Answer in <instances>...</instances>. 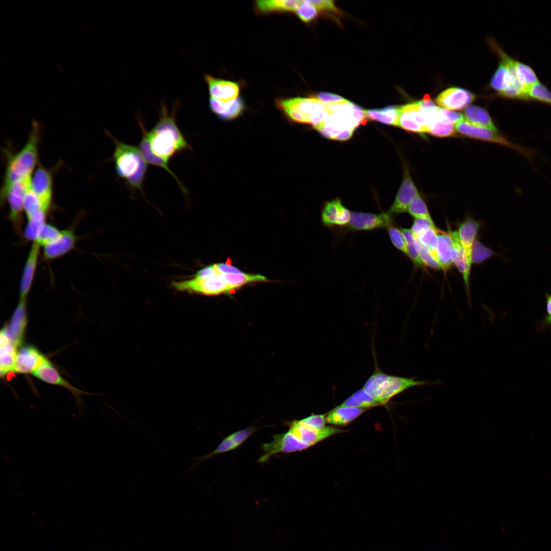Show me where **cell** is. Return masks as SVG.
Listing matches in <instances>:
<instances>
[{"instance_id":"obj_1","label":"cell","mask_w":551,"mask_h":551,"mask_svg":"<svg viewBox=\"0 0 551 551\" xmlns=\"http://www.w3.org/2000/svg\"><path fill=\"white\" fill-rule=\"evenodd\" d=\"M179 104V101H176L169 112L166 105L161 103L159 120L149 131L141 121L138 122L142 132L139 148L143 157L148 163L165 169L174 179L177 176L169 167L168 161L184 150H192L176 121Z\"/></svg>"},{"instance_id":"obj_2","label":"cell","mask_w":551,"mask_h":551,"mask_svg":"<svg viewBox=\"0 0 551 551\" xmlns=\"http://www.w3.org/2000/svg\"><path fill=\"white\" fill-rule=\"evenodd\" d=\"M287 425L289 428L287 432L274 435L271 441L262 444L263 454L259 458V462L265 463L276 454L292 453L305 449L343 431L331 426L317 431L305 424L301 420L289 421Z\"/></svg>"},{"instance_id":"obj_3","label":"cell","mask_w":551,"mask_h":551,"mask_svg":"<svg viewBox=\"0 0 551 551\" xmlns=\"http://www.w3.org/2000/svg\"><path fill=\"white\" fill-rule=\"evenodd\" d=\"M327 105L323 120L315 129L328 139L347 140L355 130L366 121L365 110L348 100Z\"/></svg>"},{"instance_id":"obj_4","label":"cell","mask_w":551,"mask_h":551,"mask_svg":"<svg viewBox=\"0 0 551 551\" xmlns=\"http://www.w3.org/2000/svg\"><path fill=\"white\" fill-rule=\"evenodd\" d=\"M106 132L114 142L111 159L117 176L124 180L132 190H137L143 194V185L148 167L139 148L120 141Z\"/></svg>"},{"instance_id":"obj_5","label":"cell","mask_w":551,"mask_h":551,"mask_svg":"<svg viewBox=\"0 0 551 551\" xmlns=\"http://www.w3.org/2000/svg\"><path fill=\"white\" fill-rule=\"evenodd\" d=\"M39 137V126L37 122H33L28 141L22 149L15 154L7 151V166L1 190V202L11 185L31 177L37 163Z\"/></svg>"},{"instance_id":"obj_6","label":"cell","mask_w":551,"mask_h":551,"mask_svg":"<svg viewBox=\"0 0 551 551\" xmlns=\"http://www.w3.org/2000/svg\"><path fill=\"white\" fill-rule=\"evenodd\" d=\"M500 59L490 81V86L500 97L527 102L528 89L521 82L516 67V60L497 44L492 48Z\"/></svg>"},{"instance_id":"obj_7","label":"cell","mask_w":551,"mask_h":551,"mask_svg":"<svg viewBox=\"0 0 551 551\" xmlns=\"http://www.w3.org/2000/svg\"><path fill=\"white\" fill-rule=\"evenodd\" d=\"M170 286L176 291L191 294L216 295L232 293L233 291L215 264L200 269L187 279L172 281Z\"/></svg>"},{"instance_id":"obj_8","label":"cell","mask_w":551,"mask_h":551,"mask_svg":"<svg viewBox=\"0 0 551 551\" xmlns=\"http://www.w3.org/2000/svg\"><path fill=\"white\" fill-rule=\"evenodd\" d=\"M279 109L291 120L311 124L315 129L322 122L327 105L314 97H293L277 100Z\"/></svg>"},{"instance_id":"obj_9","label":"cell","mask_w":551,"mask_h":551,"mask_svg":"<svg viewBox=\"0 0 551 551\" xmlns=\"http://www.w3.org/2000/svg\"><path fill=\"white\" fill-rule=\"evenodd\" d=\"M427 384L426 381L388 375L379 370L369 377L363 389L384 405L408 389Z\"/></svg>"},{"instance_id":"obj_10","label":"cell","mask_w":551,"mask_h":551,"mask_svg":"<svg viewBox=\"0 0 551 551\" xmlns=\"http://www.w3.org/2000/svg\"><path fill=\"white\" fill-rule=\"evenodd\" d=\"M31 184V177L15 183L10 187L1 202V205L5 204L6 201L8 202L9 207L8 219L16 233L20 237H22L23 232V196Z\"/></svg>"},{"instance_id":"obj_11","label":"cell","mask_w":551,"mask_h":551,"mask_svg":"<svg viewBox=\"0 0 551 551\" xmlns=\"http://www.w3.org/2000/svg\"><path fill=\"white\" fill-rule=\"evenodd\" d=\"M455 128L458 132L465 136L495 143L515 149L530 162L535 153L533 150L510 142L496 131L472 124L465 120L456 124Z\"/></svg>"},{"instance_id":"obj_12","label":"cell","mask_w":551,"mask_h":551,"mask_svg":"<svg viewBox=\"0 0 551 551\" xmlns=\"http://www.w3.org/2000/svg\"><path fill=\"white\" fill-rule=\"evenodd\" d=\"M398 126L408 132L420 134L429 132L427 120L418 102L399 107Z\"/></svg>"},{"instance_id":"obj_13","label":"cell","mask_w":551,"mask_h":551,"mask_svg":"<svg viewBox=\"0 0 551 551\" xmlns=\"http://www.w3.org/2000/svg\"><path fill=\"white\" fill-rule=\"evenodd\" d=\"M392 223V216L388 212L374 214L353 212L350 222L346 228L349 231H368L381 229H386Z\"/></svg>"},{"instance_id":"obj_14","label":"cell","mask_w":551,"mask_h":551,"mask_svg":"<svg viewBox=\"0 0 551 551\" xmlns=\"http://www.w3.org/2000/svg\"><path fill=\"white\" fill-rule=\"evenodd\" d=\"M32 374L44 382L59 386L68 390L73 395L78 406L80 407L83 405L81 396L83 394L86 393L74 387L64 379L56 367L46 358L33 372Z\"/></svg>"},{"instance_id":"obj_15","label":"cell","mask_w":551,"mask_h":551,"mask_svg":"<svg viewBox=\"0 0 551 551\" xmlns=\"http://www.w3.org/2000/svg\"><path fill=\"white\" fill-rule=\"evenodd\" d=\"M31 186L39 198L42 210L47 214L53 201V178L52 172L40 165L31 180Z\"/></svg>"},{"instance_id":"obj_16","label":"cell","mask_w":551,"mask_h":551,"mask_svg":"<svg viewBox=\"0 0 551 551\" xmlns=\"http://www.w3.org/2000/svg\"><path fill=\"white\" fill-rule=\"evenodd\" d=\"M256 430V428L251 426L228 435L224 438L218 446L211 452L201 457L193 459L192 461H195V463L187 469V473H189L202 462L215 455L236 449L243 444Z\"/></svg>"},{"instance_id":"obj_17","label":"cell","mask_w":551,"mask_h":551,"mask_svg":"<svg viewBox=\"0 0 551 551\" xmlns=\"http://www.w3.org/2000/svg\"><path fill=\"white\" fill-rule=\"evenodd\" d=\"M45 358L34 345L22 344L17 350L12 371L21 374H32Z\"/></svg>"},{"instance_id":"obj_18","label":"cell","mask_w":551,"mask_h":551,"mask_svg":"<svg viewBox=\"0 0 551 551\" xmlns=\"http://www.w3.org/2000/svg\"><path fill=\"white\" fill-rule=\"evenodd\" d=\"M27 322V300H19L10 321L2 328L18 347L22 345Z\"/></svg>"},{"instance_id":"obj_19","label":"cell","mask_w":551,"mask_h":551,"mask_svg":"<svg viewBox=\"0 0 551 551\" xmlns=\"http://www.w3.org/2000/svg\"><path fill=\"white\" fill-rule=\"evenodd\" d=\"M352 212L345 208L339 199L327 202L321 213L323 226L329 228H346L351 219Z\"/></svg>"},{"instance_id":"obj_20","label":"cell","mask_w":551,"mask_h":551,"mask_svg":"<svg viewBox=\"0 0 551 551\" xmlns=\"http://www.w3.org/2000/svg\"><path fill=\"white\" fill-rule=\"evenodd\" d=\"M419 193L413 182L408 169L404 170V179L394 201L388 213L391 216L408 212L409 205Z\"/></svg>"},{"instance_id":"obj_21","label":"cell","mask_w":551,"mask_h":551,"mask_svg":"<svg viewBox=\"0 0 551 551\" xmlns=\"http://www.w3.org/2000/svg\"><path fill=\"white\" fill-rule=\"evenodd\" d=\"M210 97L227 103L236 99L240 93L239 85L234 82L220 79L209 74H204Z\"/></svg>"},{"instance_id":"obj_22","label":"cell","mask_w":551,"mask_h":551,"mask_svg":"<svg viewBox=\"0 0 551 551\" xmlns=\"http://www.w3.org/2000/svg\"><path fill=\"white\" fill-rule=\"evenodd\" d=\"M77 241V236L72 228L62 230L57 240L43 247V259L50 261L66 255L74 248Z\"/></svg>"},{"instance_id":"obj_23","label":"cell","mask_w":551,"mask_h":551,"mask_svg":"<svg viewBox=\"0 0 551 551\" xmlns=\"http://www.w3.org/2000/svg\"><path fill=\"white\" fill-rule=\"evenodd\" d=\"M41 246L33 242L24 263L19 285V300H27L37 267Z\"/></svg>"},{"instance_id":"obj_24","label":"cell","mask_w":551,"mask_h":551,"mask_svg":"<svg viewBox=\"0 0 551 551\" xmlns=\"http://www.w3.org/2000/svg\"><path fill=\"white\" fill-rule=\"evenodd\" d=\"M475 99L470 91L457 87H451L441 92L436 98V103L444 109L461 110Z\"/></svg>"},{"instance_id":"obj_25","label":"cell","mask_w":551,"mask_h":551,"mask_svg":"<svg viewBox=\"0 0 551 551\" xmlns=\"http://www.w3.org/2000/svg\"><path fill=\"white\" fill-rule=\"evenodd\" d=\"M437 253L438 262L441 269L447 270L457 256V251L453 238L449 233L439 230L437 236Z\"/></svg>"},{"instance_id":"obj_26","label":"cell","mask_w":551,"mask_h":551,"mask_svg":"<svg viewBox=\"0 0 551 551\" xmlns=\"http://www.w3.org/2000/svg\"><path fill=\"white\" fill-rule=\"evenodd\" d=\"M209 105L212 113L223 120L236 118L241 114L244 108V104L241 97L227 103L210 97Z\"/></svg>"},{"instance_id":"obj_27","label":"cell","mask_w":551,"mask_h":551,"mask_svg":"<svg viewBox=\"0 0 551 551\" xmlns=\"http://www.w3.org/2000/svg\"><path fill=\"white\" fill-rule=\"evenodd\" d=\"M18 347L8 337L2 329L0 333V374L5 377L12 371Z\"/></svg>"},{"instance_id":"obj_28","label":"cell","mask_w":551,"mask_h":551,"mask_svg":"<svg viewBox=\"0 0 551 551\" xmlns=\"http://www.w3.org/2000/svg\"><path fill=\"white\" fill-rule=\"evenodd\" d=\"M449 233L453 238L457 251V256L454 263L462 275L466 291L468 293L470 271L472 261L467 256L462 246L458 236L457 232H449Z\"/></svg>"},{"instance_id":"obj_29","label":"cell","mask_w":551,"mask_h":551,"mask_svg":"<svg viewBox=\"0 0 551 551\" xmlns=\"http://www.w3.org/2000/svg\"><path fill=\"white\" fill-rule=\"evenodd\" d=\"M479 223L468 218L463 221L457 231L460 241L467 256L471 260V248L479 229Z\"/></svg>"},{"instance_id":"obj_30","label":"cell","mask_w":551,"mask_h":551,"mask_svg":"<svg viewBox=\"0 0 551 551\" xmlns=\"http://www.w3.org/2000/svg\"><path fill=\"white\" fill-rule=\"evenodd\" d=\"M365 409L340 405L325 416L327 423L335 425L346 424L361 414Z\"/></svg>"},{"instance_id":"obj_31","label":"cell","mask_w":551,"mask_h":551,"mask_svg":"<svg viewBox=\"0 0 551 551\" xmlns=\"http://www.w3.org/2000/svg\"><path fill=\"white\" fill-rule=\"evenodd\" d=\"M465 120L472 124L498 131L488 112L476 106H468L464 110Z\"/></svg>"},{"instance_id":"obj_32","label":"cell","mask_w":551,"mask_h":551,"mask_svg":"<svg viewBox=\"0 0 551 551\" xmlns=\"http://www.w3.org/2000/svg\"><path fill=\"white\" fill-rule=\"evenodd\" d=\"M303 1L268 0L258 1L256 5L258 10L262 13L273 12H295Z\"/></svg>"},{"instance_id":"obj_33","label":"cell","mask_w":551,"mask_h":551,"mask_svg":"<svg viewBox=\"0 0 551 551\" xmlns=\"http://www.w3.org/2000/svg\"><path fill=\"white\" fill-rule=\"evenodd\" d=\"M399 107L391 106L380 109L365 110L366 117L384 124L398 126Z\"/></svg>"},{"instance_id":"obj_34","label":"cell","mask_w":551,"mask_h":551,"mask_svg":"<svg viewBox=\"0 0 551 551\" xmlns=\"http://www.w3.org/2000/svg\"><path fill=\"white\" fill-rule=\"evenodd\" d=\"M382 404L363 388L355 392L340 405L366 409Z\"/></svg>"},{"instance_id":"obj_35","label":"cell","mask_w":551,"mask_h":551,"mask_svg":"<svg viewBox=\"0 0 551 551\" xmlns=\"http://www.w3.org/2000/svg\"><path fill=\"white\" fill-rule=\"evenodd\" d=\"M47 214L40 211L28 219L27 224L23 232L22 237L28 241L35 242L43 226L46 222Z\"/></svg>"},{"instance_id":"obj_36","label":"cell","mask_w":551,"mask_h":551,"mask_svg":"<svg viewBox=\"0 0 551 551\" xmlns=\"http://www.w3.org/2000/svg\"><path fill=\"white\" fill-rule=\"evenodd\" d=\"M222 278L234 290L235 288L251 282L266 281L267 278L260 274H253L241 272L235 274H222Z\"/></svg>"},{"instance_id":"obj_37","label":"cell","mask_w":551,"mask_h":551,"mask_svg":"<svg viewBox=\"0 0 551 551\" xmlns=\"http://www.w3.org/2000/svg\"><path fill=\"white\" fill-rule=\"evenodd\" d=\"M528 102H537L551 106V91L540 81L531 86L527 92Z\"/></svg>"},{"instance_id":"obj_38","label":"cell","mask_w":551,"mask_h":551,"mask_svg":"<svg viewBox=\"0 0 551 551\" xmlns=\"http://www.w3.org/2000/svg\"><path fill=\"white\" fill-rule=\"evenodd\" d=\"M23 207L27 220L37 212H44L39 199L32 189L31 185L27 188L24 194Z\"/></svg>"},{"instance_id":"obj_39","label":"cell","mask_w":551,"mask_h":551,"mask_svg":"<svg viewBox=\"0 0 551 551\" xmlns=\"http://www.w3.org/2000/svg\"><path fill=\"white\" fill-rule=\"evenodd\" d=\"M439 229L434 227L429 229L415 239L425 247L433 257L439 263L437 253V236Z\"/></svg>"},{"instance_id":"obj_40","label":"cell","mask_w":551,"mask_h":551,"mask_svg":"<svg viewBox=\"0 0 551 551\" xmlns=\"http://www.w3.org/2000/svg\"><path fill=\"white\" fill-rule=\"evenodd\" d=\"M516 67L521 82L527 89L539 81L535 70L529 65L517 60Z\"/></svg>"},{"instance_id":"obj_41","label":"cell","mask_w":551,"mask_h":551,"mask_svg":"<svg viewBox=\"0 0 551 551\" xmlns=\"http://www.w3.org/2000/svg\"><path fill=\"white\" fill-rule=\"evenodd\" d=\"M406 240L407 255V256L411 259L415 266L418 267H422L424 266L415 245V239L411 229L406 228L400 229Z\"/></svg>"},{"instance_id":"obj_42","label":"cell","mask_w":551,"mask_h":551,"mask_svg":"<svg viewBox=\"0 0 551 551\" xmlns=\"http://www.w3.org/2000/svg\"><path fill=\"white\" fill-rule=\"evenodd\" d=\"M62 231L53 224L45 223L35 242L43 247L57 240L61 235Z\"/></svg>"},{"instance_id":"obj_43","label":"cell","mask_w":551,"mask_h":551,"mask_svg":"<svg viewBox=\"0 0 551 551\" xmlns=\"http://www.w3.org/2000/svg\"><path fill=\"white\" fill-rule=\"evenodd\" d=\"M456 128L454 124L438 117L430 126L429 133L439 137L453 136L456 134Z\"/></svg>"},{"instance_id":"obj_44","label":"cell","mask_w":551,"mask_h":551,"mask_svg":"<svg viewBox=\"0 0 551 551\" xmlns=\"http://www.w3.org/2000/svg\"><path fill=\"white\" fill-rule=\"evenodd\" d=\"M408 212L415 218L432 220L427 205L419 194L409 205Z\"/></svg>"},{"instance_id":"obj_45","label":"cell","mask_w":551,"mask_h":551,"mask_svg":"<svg viewBox=\"0 0 551 551\" xmlns=\"http://www.w3.org/2000/svg\"><path fill=\"white\" fill-rule=\"evenodd\" d=\"M390 240L393 245L405 255H407L406 240L400 230L393 223L386 229Z\"/></svg>"},{"instance_id":"obj_46","label":"cell","mask_w":551,"mask_h":551,"mask_svg":"<svg viewBox=\"0 0 551 551\" xmlns=\"http://www.w3.org/2000/svg\"><path fill=\"white\" fill-rule=\"evenodd\" d=\"M493 251L485 246L479 240H475L471 248V261L480 263L493 255Z\"/></svg>"},{"instance_id":"obj_47","label":"cell","mask_w":551,"mask_h":551,"mask_svg":"<svg viewBox=\"0 0 551 551\" xmlns=\"http://www.w3.org/2000/svg\"><path fill=\"white\" fill-rule=\"evenodd\" d=\"M304 22H309L317 15V10L310 1H303L295 12Z\"/></svg>"},{"instance_id":"obj_48","label":"cell","mask_w":551,"mask_h":551,"mask_svg":"<svg viewBox=\"0 0 551 551\" xmlns=\"http://www.w3.org/2000/svg\"><path fill=\"white\" fill-rule=\"evenodd\" d=\"M415 245L420 258L424 266L435 269H441L440 264L433 257L428 249L416 239Z\"/></svg>"},{"instance_id":"obj_49","label":"cell","mask_w":551,"mask_h":551,"mask_svg":"<svg viewBox=\"0 0 551 551\" xmlns=\"http://www.w3.org/2000/svg\"><path fill=\"white\" fill-rule=\"evenodd\" d=\"M436 227L433 220L415 218L411 227V231L415 239L430 229Z\"/></svg>"},{"instance_id":"obj_50","label":"cell","mask_w":551,"mask_h":551,"mask_svg":"<svg viewBox=\"0 0 551 551\" xmlns=\"http://www.w3.org/2000/svg\"><path fill=\"white\" fill-rule=\"evenodd\" d=\"M438 117L453 124H457L465 120L464 116L461 113L440 108Z\"/></svg>"},{"instance_id":"obj_51","label":"cell","mask_w":551,"mask_h":551,"mask_svg":"<svg viewBox=\"0 0 551 551\" xmlns=\"http://www.w3.org/2000/svg\"><path fill=\"white\" fill-rule=\"evenodd\" d=\"M306 425L317 431L322 430L325 427V415H312L300 419Z\"/></svg>"},{"instance_id":"obj_52","label":"cell","mask_w":551,"mask_h":551,"mask_svg":"<svg viewBox=\"0 0 551 551\" xmlns=\"http://www.w3.org/2000/svg\"><path fill=\"white\" fill-rule=\"evenodd\" d=\"M316 98L325 104H336L347 100L338 95L324 92L318 93Z\"/></svg>"},{"instance_id":"obj_53","label":"cell","mask_w":551,"mask_h":551,"mask_svg":"<svg viewBox=\"0 0 551 551\" xmlns=\"http://www.w3.org/2000/svg\"><path fill=\"white\" fill-rule=\"evenodd\" d=\"M310 1L311 4L316 8L317 10L320 12L322 11H336V8L334 4V2L333 1L322 0Z\"/></svg>"},{"instance_id":"obj_54","label":"cell","mask_w":551,"mask_h":551,"mask_svg":"<svg viewBox=\"0 0 551 551\" xmlns=\"http://www.w3.org/2000/svg\"><path fill=\"white\" fill-rule=\"evenodd\" d=\"M215 264L218 271L222 274H235L242 272L239 269L230 264L222 263Z\"/></svg>"},{"instance_id":"obj_55","label":"cell","mask_w":551,"mask_h":551,"mask_svg":"<svg viewBox=\"0 0 551 551\" xmlns=\"http://www.w3.org/2000/svg\"><path fill=\"white\" fill-rule=\"evenodd\" d=\"M546 314L543 320L546 325H551V293L545 295Z\"/></svg>"}]
</instances>
